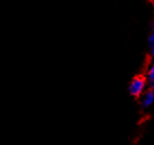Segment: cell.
Returning <instances> with one entry per match:
<instances>
[{
    "label": "cell",
    "instance_id": "7a4b0ae2",
    "mask_svg": "<svg viewBox=\"0 0 154 145\" xmlns=\"http://www.w3.org/2000/svg\"><path fill=\"white\" fill-rule=\"evenodd\" d=\"M153 102H154V88H151V90H149V91L145 93V95L143 97V101H142V104H143L144 108H147Z\"/></svg>",
    "mask_w": 154,
    "mask_h": 145
},
{
    "label": "cell",
    "instance_id": "8992f818",
    "mask_svg": "<svg viewBox=\"0 0 154 145\" xmlns=\"http://www.w3.org/2000/svg\"><path fill=\"white\" fill-rule=\"evenodd\" d=\"M153 31H154V23H153Z\"/></svg>",
    "mask_w": 154,
    "mask_h": 145
},
{
    "label": "cell",
    "instance_id": "6da1fadb",
    "mask_svg": "<svg viewBox=\"0 0 154 145\" xmlns=\"http://www.w3.org/2000/svg\"><path fill=\"white\" fill-rule=\"evenodd\" d=\"M145 85H146V78L143 75H138L136 77H134V80L129 85L130 94L135 97H139L145 90Z\"/></svg>",
    "mask_w": 154,
    "mask_h": 145
},
{
    "label": "cell",
    "instance_id": "5b68a950",
    "mask_svg": "<svg viewBox=\"0 0 154 145\" xmlns=\"http://www.w3.org/2000/svg\"><path fill=\"white\" fill-rule=\"evenodd\" d=\"M152 54H153V57H154V44L152 45Z\"/></svg>",
    "mask_w": 154,
    "mask_h": 145
},
{
    "label": "cell",
    "instance_id": "277c9868",
    "mask_svg": "<svg viewBox=\"0 0 154 145\" xmlns=\"http://www.w3.org/2000/svg\"><path fill=\"white\" fill-rule=\"evenodd\" d=\"M149 43L153 45V44H154V31L152 32V34H151V36H149Z\"/></svg>",
    "mask_w": 154,
    "mask_h": 145
},
{
    "label": "cell",
    "instance_id": "3957f363",
    "mask_svg": "<svg viewBox=\"0 0 154 145\" xmlns=\"http://www.w3.org/2000/svg\"><path fill=\"white\" fill-rule=\"evenodd\" d=\"M147 81H149L151 88H154V66L149 70V75H147Z\"/></svg>",
    "mask_w": 154,
    "mask_h": 145
}]
</instances>
